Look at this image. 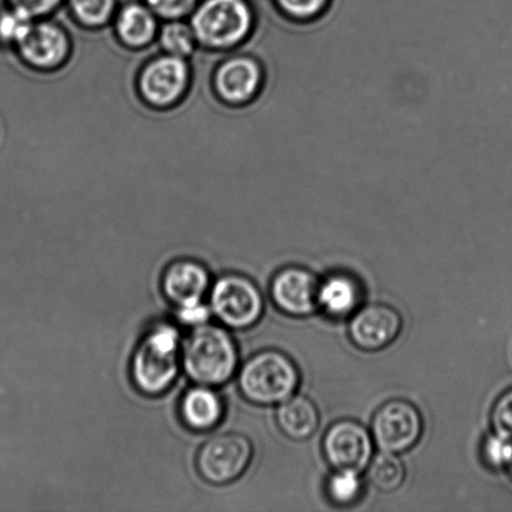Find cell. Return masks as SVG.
<instances>
[{"label": "cell", "instance_id": "19", "mask_svg": "<svg viewBox=\"0 0 512 512\" xmlns=\"http://www.w3.org/2000/svg\"><path fill=\"white\" fill-rule=\"evenodd\" d=\"M366 473L370 483L383 493H394L403 486L406 478V468L399 454L386 451L373 456Z\"/></svg>", "mask_w": 512, "mask_h": 512}, {"label": "cell", "instance_id": "20", "mask_svg": "<svg viewBox=\"0 0 512 512\" xmlns=\"http://www.w3.org/2000/svg\"><path fill=\"white\" fill-rule=\"evenodd\" d=\"M364 488L361 473L353 470H334L325 484L330 503L340 508L358 503L364 494Z\"/></svg>", "mask_w": 512, "mask_h": 512}, {"label": "cell", "instance_id": "1", "mask_svg": "<svg viewBox=\"0 0 512 512\" xmlns=\"http://www.w3.org/2000/svg\"><path fill=\"white\" fill-rule=\"evenodd\" d=\"M182 345L174 324L150 326L130 363V375L140 393L159 396L172 388L182 369Z\"/></svg>", "mask_w": 512, "mask_h": 512}, {"label": "cell", "instance_id": "30", "mask_svg": "<svg viewBox=\"0 0 512 512\" xmlns=\"http://www.w3.org/2000/svg\"><path fill=\"white\" fill-rule=\"evenodd\" d=\"M508 469H509V471H510V475H511V478H512V460H511V463H510V465H509V468H508Z\"/></svg>", "mask_w": 512, "mask_h": 512}, {"label": "cell", "instance_id": "27", "mask_svg": "<svg viewBox=\"0 0 512 512\" xmlns=\"http://www.w3.org/2000/svg\"><path fill=\"white\" fill-rule=\"evenodd\" d=\"M197 0H147V5L159 17L177 20L192 12Z\"/></svg>", "mask_w": 512, "mask_h": 512}, {"label": "cell", "instance_id": "23", "mask_svg": "<svg viewBox=\"0 0 512 512\" xmlns=\"http://www.w3.org/2000/svg\"><path fill=\"white\" fill-rule=\"evenodd\" d=\"M33 20L13 7L2 10L0 12V43L17 47L32 27Z\"/></svg>", "mask_w": 512, "mask_h": 512}, {"label": "cell", "instance_id": "9", "mask_svg": "<svg viewBox=\"0 0 512 512\" xmlns=\"http://www.w3.org/2000/svg\"><path fill=\"white\" fill-rule=\"evenodd\" d=\"M320 280L313 271L301 266H288L274 275L270 296L281 313L293 318H306L319 310Z\"/></svg>", "mask_w": 512, "mask_h": 512}, {"label": "cell", "instance_id": "4", "mask_svg": "<svg viewBox=\"0 0 512 512\" xmlns=\"http://www.w3.org/2000/svg\"><path fill=\"white\" fill-rule=\"evenodd\" d=\"M255 23L256 13L247 0H205L195 9L190 27L199 43L229 49L247 42Z\"/></svg>", "mask_w": 512, "mask_h": 512}, {"label": "cell", "instance_id": "10", "mask_svg": "<svg viewBox=\"0 0 512 512\" xmlns=\"http://www.w3.org/2000/svg\"><path fill=\"white\" fill-rule=\"evenodd\" d=\"M403 330V318L398 310L386 304L360 306L350 316L351 343L360 350L380 351L393 344Z\"/></svg>", "mask_w": 512, "mask_h": 512}, {"label": "cell", "instance_id": "16", "mask_svg": "<svg viewBox=\"0 0 512 512\" xmlns=\"http://www.w3.org/2000/svg\"><path fill=\"white\" fill-rule=\"evenodd\" d=\"M180 418L189 429L209 431L218 426L225 414V405L212 386L195 384L185 391L179 405Z\"/></svg>", "mask_w": 512, "mask_h": 512}, {"label": "cell", "instance_id": "12", "mask_svg": "<svg viewBox=\"0 0 512 512\" xmlns=\"http://www.w3.org/2000/svg\"><path fill=\"white\" fill-rule=\"evenodd\" d=\"M264 85V68L250 54L225 60L215 74V88L224 102L247 105L258 97Z\"/></svg>", "mask_w": 512, "mask_h": 512}, {"label": "cell", "instance_id": "24", "mask_svg": "<svg viewBox=\"0 0 512 512\" xmlns=\"http://www.w3.org/2000/svg\"><path fill=\"white\" fill-rule=\"evenodd\" d=\"M481 456L490 469L509 468L512 460V440L494 431L486 436L481 446Z\"/></svg>", "mask_w": 512, "mask_h": 512}, {"label": "cell", "instance_id": "8", "mask_svg": "<svg viewBox=\"0 0 512 512\" xmlns=\"http://www.w3.org/2000/svg\"><path fill=\"white\" fill-rule=\"evenodd\" d=\"M373 436L363 424L345 419L336 421L326 431L323 453L334 470L364 473L374 456Z\"/></svg>", "mask_w": 512, "mask_h": 512}, {"label": "cell", "instance_id": "3", "mask_svg": "<svg viewBox=\"0 0 512 512\" xmlns=\"http://www.w3.org/2000/svg\"><path fill=\"white\" fill-rule=\"evenodd\" d=\"M240 393L249 403L279 405L295 395L300 371L290 356L279 350H263L245 361L239 371Z\"/></svg>", "mask_w": 512, "mask_h": 512}, {"label": "cell", "instance_id": "2", "mask_svg": "<svg viewBox=\"0 0 512 512\" xmlns=\"http://www.w3.org/2000/svg\"><path fill=\"white\" fill-rule=\"evenodd\" d=\"M239 366L238 346L224 325L195 326L182 345V369L193 383L220 386Z\"/></svg>", "mask_w": 512, "mask_h": 512}, {"label": "cell", "instance_id": "14", "mask_svg": "<svg viewBox=\"0 0 512 512\" xmlns=\"http://www.w3.org/2000/svg\"><path fill=\"white\" fill-rule=\"evenodd\" d=\"M20 57L38 69L58 67L69 53L67 34L53 23H33L17 45Z\"/></svg>", "mask_w": 512, "mask_h": 512}, {"label": "cell", "instance_id": "13", "mask_svg": "<svg viewBox=\"0 0 512 512\" xmlns=\"http://www.w3.org/2000/svg\"><path fill=\"white\" fill-rule=\"evenodd\" d=\"M210 288L209 271L198 261L177 260L164 271L163 294L177 309L203 303Z\"/></svg>", "mask_w": 512, "mask_h": 512}, {"label": "cell", "instance_id": "15", "mask_svg": "<svg viewBox=\"0 0 512 512\" xmlns=\"http://www.w3.org/2000/svg\"><path fill=\"white\" fill-rule=\"evenodd\" d=\"M364 289L349 273H333L320 281L319 309L331 319L350 318L363 304Z\"/></svg>", "mask_w": 512, "mask_h": 512}, {"label": "cell", "instance_id": "6", "mask_svg": "<svg viewBox=\"0 0 512 512\" xmlns=\"http://www.w3.org/2000/svg\"><path fill=\"white\" fill-rule=\"evenodd\" d=\"M423 415L409 401L394 399L381 405L371 421V436L380 451L403 454L419 443Z\"/></svg>", "mask_w": 512, "mask_h": 512}, {"label": "cell", "instance_id": "18", "mask_svg": "<svg viewBox=\"0 0 512 512\" xmlns=\"http://www.w3.org/2000/svg\"><path fill=\"white\" fill-rule=\"evenodd\" d=\"M115 28L124 44L140 48L152 42L157 33V20L149 7L129 4L119 13Z\"/></svg>", "mask_w": 512, "mask_h": 512}, {"label": "cell", "instance_id": "7", "mask_svg": "<svg viewBox=\"0 0 512 512\" xmlns=\"http://www.w3.org/2000/svg\"><path fill=\"white\" fill-rule=\"evenodd\" d=\"M252 459V441L245 435L228 433L214 436L202 446L197 456V468L208 483L225 485L239 479Z\"/></svg>", "mask_w": 512, "mask_h": 512}, {"label": "cell", "instance_id": "17", "mask_svg": "<svg viewBox=\"0 0 512 512\" xmlns=\"http://www.w3.org/2000/svg\"><path fill=\"white\" fill-rule=\"evenodd\" d=\"M276 424L286 438L294 441L308 440L319 428V410L313 400L304 395H293L279 404Z\"/></svg>", "mask_w": 512, "mask_h": 512}, {"label": "cell", "instance_id": "26", "mask_svg": "<svg viewBox=\"0 0 512 512\" xmlns=\"http://www.w3.org/2000/svg\"><path fill=\"white\" fill-rule=\"evenodd\" d=\"M491 425L495 433L512 440V389L496 401L491 413Z\"/></svg>", "mask_w": 512, "mask_h": 512}, {"label": "cell", "instance_id": "25", "mask_svg": "<svg viewBox=\"0 0 512 512\" xmlns=\"http://www.w3.org/2000/svg\"><path fill=\"white\" fill-rule=\"evenodd\" d=\"M330 0H274L276 8L286 18L296 22H310L320 17L328 8Z\"/></svg>", "mask_w": 512, "mask_h": 512}, {"label": "cell", "instance_id": "29", "mask_svg": "<svg viewBox=\"0 0 512 512\" xmlns=\"http://www.w3.org/2000/svg\"><path fill=\"white\" fill-rule=\"evenodd\" d=\"M210 315H212V310H210L209 305H205L204 303L188 306V308L178 309V318L180 323L193 326V328L198 325L209 323Z\"/></svg>", "mask_w": 512, "mask_h": 512}, {"label": "cell", "instance_id": "11", "mask_svg": "<svg viewBox=\"0 0 512 512\" xmlns=\"http://www.w3.org/2000/svg\"><path fill=\"white\" fill-rule=\"evenodd\" d=\"M189 83V68L184 58L164 55L143 69L139 89L150 104L165 107L180 98Z\"/></svg>", "mask_w": 512, "mask_h": 512}, {"label": "cell", "instance_id": "21", "mask_svg": "<svg viewBox=\"0 0 512 512\" xmlns=\"http://www.w3.org/2000/svg\"><path fill=\"white\" fill-rule=\"evenodd\" d=\"M159 39L165 52L180 58L189 57L198 42L192 27L178 19L163 25Z\"/></svg>", "mask_w": 512, "mask_h": 512}, {"label": "cell", "instance_id": "5", "mask_svg": "<svg viewBox=\"0 0 512 512\" xmlns=\"http://www.w3.org/2000/svg\"><path fill=\"white\" fill-rule=\"evenodd\" d=\"M210 310L225 328L245 330L259 323L264 296L247 276L227 274L210 288Z\"/></svg>", "mask_w": 512, "mask_h": 512}, {"label": "cell", "instance_id": "28", "mask_svg": "<svg viewBox=\"0 0 512 512\" xmlns=\"http://www.w3.org/2000/svg\"><path fill=\"white\" fill-rule=\"evenodd\" d=\"M10 7L20 10L35 19L52 12L60 0H9Z\"/></svg>", "mask_w": 512, "mask_h": 512}, {"label": "cell", "instance_id": "22", "mask_svg": "<svg viewBox=\"0 0 512 512\" xmlns=\"http://www.w3.org/2000/svg\"><path fill=\"white\" fill-rule=\"evenodd\" d=\"M115 0H70L75 17L89 27H100L114 12Z\"/></svg>", "mask_w": 512, "mask_h": 512}]
</instances>
